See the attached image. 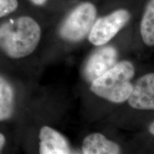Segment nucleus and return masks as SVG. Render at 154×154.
<instances>
[{
	"label": "nucleus",
	"mask_w": 154,
	"mask_h": 154,
	"mask_svg": "<svg viewBox=\"0 0 154 154\" xmlns=\"http://www.w3.org/2000/svg\"><path fill=\"white\" fill-rule=\"evenodd\" d=\"M14 94L11 84L0 76V121L11 116L14 110Z\"/></svg>",
	"instance_id": "nucleus-9"
},
{
	"label": "nucleus",
	"mask_w": 154,
	"mask_h": 154,
	"mask_svg": "<svg viewBox=\"0 0 154 154\" xmlns=\"http://www.w3.org/2000/svg\"><path fill=\"white\" fill-rule=\"evenodd\" d=\"M140 33L144 43L148 46L154 45V0H151L144 13Z\"/></svg>",
	"instance_id": "nucleus-10"
},
{
	"label": "nucleus",
	"mask_w": 154,
	"mask_h": 154,
	"mask_svg": "<svg viewBox=\"0 0 154 154\" xmlns=\"http://www.w3.org/2000/svg\"><path fill=\"white\" fill-rule=\"evenodd\" d=\"M5 137H4V136L2 134H0V150L2 149L4 143H5Z\"/></svg>",
	"instance_id": "nucleus-13"
},
{
	"label": "nucleus",
	"mask_w": 154,
	"mask_h": 154,
	"mask_svg": "<svg viewBox=\"0 0 154 154\" xmlns=\"http://www.w3.org/2000/svg\"><path fill=\"white\" fill-rule=\"evenodd\" d=\"M18 5L17 0H0V18L14 12Z\"/></svg>",
	"instance_id": "nucleus-11"
},
{
	"label": "nucleus",
	"mask_w": 154,
	"mask_h": 154,
	"mask_svg": "<svg viewBox=\"0 0 154 154\" xmlns=\"http://www.w3.org/2000/svg\"><path fill=\"white\" fill-rule=\"evenodd\" d=\"M128 103L134 109L140 110L154 109V74L144 75L133 86Z\"/></svg>",
	"instance_id": "nucleus-6"
},
{
	"label": "nucleus",
	"mask_w": 154,
	"mask_h": 154,
	"mask_svg": "<svg viewBox=\"0 0 154 154\" xmlns=\"http://www.w3.org/2000/svg\"><path fill=\"white\" fill-rule=\"evenodd\" d=\"M150 132H151V134H154V124L153 123H152L151 126H150Z\"/></svg>",
	"instance_id": "nucleus-14"
},
{
	"label": "nucleus",
	"mask_w": 154,
	"mask_h": 154,
	"mask_svg": "<svg viewBox=\"0 0 154 154\" xmlns=\"http://www.w3.org/2000/svg\"><path fill=\"white\" fill-rule=\"evenodd\" d=\"M96 16V9L89 2L81 4L66 17L60 28V35L69 42L83 39L91 31Z\"/></svg>",
	"instance_id": "nucleus-3"
},
{
	"label": "nucleus",
	"mask_w": 154,
	"mask_h": 154,
	"mask_svg": "<svg viewBox=\"0 0 154 154\" xmlns=\"http://www.w3.org/2000/svg\"><path fill=\"white\" fill-rule=\"evenodd\" d=\"M82 151L84 154H117L120 149L116 143L108 140L103 134L96 133L85 138Z\"/></svg>",
	"instance_id": "nucleus-8"
},
{
	"label": "nucleus",
	"mask_w": 154,
	"mask_h": 154,
	"mask_svg": "<svg viewBox=\"0 0 154 154\" xmlns=\"http://www.w3.org/2000/svg\"><path fill=\"white\" fill-rule=\"evenodd\" d=\"M117 51L113 47H106L96 51L91 56L84 69V75L92 82L112 68L116 63Z\"/></svg>",
	"instance_id": "nucleus-5"
},
{
	"label": "nucleus",
	"mask_w": 154,
	"mask_h": 154,
	"mask_svg": "<svg viewBox=\"0 0 154 154\" xmlns=\"http://www.w3.org/2000/svg\"><path fill=\"white\" fill-rule=\"evenodd\" d=\"M39 152L42 154H67L71 153L69 145L61 134L49 126L40 131Z\"/></svg>",
	"instance_id": "nucleus-7"
},
{
	"label": "nucleus",
	"mask_w": 154,
	"mask_h": 154,
	"mask_svg": "<svg viewBox=\"0 0 154 154\" xmlns=\"http://www.w3.org/2000/svg\"><path fill=\"white\" fill-rule=\"evenodd\" d=\"M30 1L36 5H44L47 0H30Z\"/></svg>",
	"instance_id": "nucleus-12"
},
{
	"label": "nucleus",
	"mask_w": 154,
	"mask_h": 154,
	"mask_svg": "<svg viewBox=\"0 0 154 154\" xmlns=\"http://www.w3.org/2000/svg\"><path fill=\"white\" fill-rule=\"evenodd\" d=\"M129 19L130 14L126 9H119L106 17H101L94 24L88 39L96 46L106 44L116 35Z\"/></svg>",
	"instance_id": "nucleus-4"
},
{
	"label": "nucleus",
	"mask_w": 154,
	"mask_h": 154,
	"mask_svg": "<svg viewBox=\"0 0 154 154\" xmlns=\"http://www.w3.org/2000/svg\"><path fill=\"white\" fill-rule=\"evenodd\" d=\"M134 66L129 61L116 63L99 78L92 82L91 91L96 95L115 103L128 100L132 91L131 79L134 76Z\"/></svg>",
	"instance_id": "nucleus-2"
},
{
	"label": "nucleus",
	"mask_w": 154,
	"mask_h": 154,
	"mask_svg": "<svg viewBox=\"0 0 154 154\" xmlns=\"http://www.w3.org/2000/svg\"><path fill=\"white\" fill-rule=\"evenodd\" d=\"M41 34L39 25L32 17L10 19L0 25V49L13 59L27 57L37 47Z\"/></svg>",
	"instance_id": "nucleus-1"
}]
</instances>
